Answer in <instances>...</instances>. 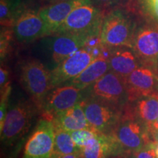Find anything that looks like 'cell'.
I'll return each mask as SVG.
<instances>
[{"mask_svg":"<svg viewBox=\"0 0 158 158\" xmlns=\"http://www.w3.org/2000/svg\"><path fill=\"white\" fill-rule=\"evenodd\" d=\"M0 77H1V78H0V87H1V89H2L7 85L10 84L9 73L2 66L0 68Z\"/></svg>","mask_w":158,"mask_h":158,"instance_id":"obj_29","label":"cell"},{"mask_svg":"<svg viewBox=\"0 0 158 158\" xmlns=\"http://www.w3.org/2000/svg\"><path fill=\"white\" fill-rule=\"evenodd\" d=\"M10 85H7L6 87L1 89V106H0V128L2 127L3 122L7 112V102L9 100V95L10 94Z\"/></svg>","mask_w":158,"mask_h":158,"instance_id":"obj_24","label":"cell"},{"mask_svg":"<svg viewBox=\"0 0 158 158\" xmlns=\"http://www.w3.org/2000/svg\"><path fill=\"white\" fill-rule=\"evenodd\" d=\"M54 125L68 132L91 128L81 102L52 119Z\"/></svg>","mask_w":158,"mask_h":158,"instance_id":"obj_19","label":"cell"},{"mask_svg":"<svg viewBox=\"0 0 158 158\" xmlns=\"http://www.w3.org/2000/svg\"><path fill=\"white\" fill-rule=\"evenodd\" d=\"M54 154L62 155L80 152L73 141L70 132L56 125H54Z\"/></svg>","mask_w":158,"mask_h":158,"instance_id":"obj_22","label":"cell"},{"mask_svg":"<svg viewBox=\"0 0 158 158\" xmlns=\"http://www.w3.org/2000/svg\"><path fill=\"white\" fill-rule=\"evenodd\" d=\"M155 153L157 158H158V142H155Z\"/></svg>","mask_w":158,"mask_h":158,"instance_id":"obj_35","label":"cell"},{"mask_svg":"<svg viewBox=\"0 0 158 158\" xmlns=\"http://www.w3.org/2000/svg\"><path fill=\"white\" fill-rule=\"evenodd\" d=\"M132 48L142 65L158 73V22L136 28Z\"/></svg>","mask_w":158,"mask_h":158,"instance_id":"obj_8","label":"cell"},{"mask_svg":"<svg viewBox=\"0 0 158 158\" xmlns=\"http://www.w3.org/2000/svg\"><path fill=\"white\" fill-rule=\"evenodd\" d=\"M107 158H134V155L133 153L131 152H121L112 154Z\"/></svg>","mask_w":158,"mask_h":158,"instance_id":"obj_30","label":"cell"},{"mask_svg":"<svg viewBox=\"0 0 158 158\" xmlns=\"http://www.w3.org/2000/svg\"><path fill=\"white\" fill-rule=\"evenodd\" d=\"M20 79L36 107L43 110L45 99L53 89L51 71L40 61L31 59L21 64Z\"/></svg>","mask_w":158,"mask_h":158,"instance_id":"obj_2","label":"cell"},{"mask_svg":"<svg viewBox=\"0 0 158 158\" xmlns=\"http://www.w3.org/2000/svg\"><path fill=\"white\" fill-rule=\"evenodd\" d=\"M52 158H81L80 155V153H73V154H68V155H53Z\"/></svg>","mask_w":158,"mask_h":158,"instance_id":"obj_31","label":"cell"},{"mask_svg":"<svg viewBox=\"0 0 158 158\" xmlns=\"http://www.w3.org/2000/svg\"><path fill=\"white\" fill-rule=\"evenodd\" d=\"M135 30V24L127 13L122 10H115L103 18L99 42L106 48H132Z\"/></svg>","mask_w":158,"mask_h":158,"instance_id":"obj_1","label":"cell"},{"mask_svg":"<svg viewBox=\"0 0 158 158\" xmlns=\"http://www.w3.org/2000/svg\"><path fill=\"white\" fill-rule=\"evenodd\" d=\"M13 31L17 40L22 43H29L47 37L46 27L38 12L29 10L23 12L15 21Z\"/></svg>","mask_w":158,"mask_h":158,"instance_id":"obj_14","label":"cell"},{"mask_svg":"<svg viewBox=\"0 0 158 158\" xmlns=\"http://www.w3.org/2000/svg\"><path fill=\"white\" fill-rule=\"evenodd\" d=\"M150 131H158V117L149 127Z\"/></svg>","mask_w":158,"mask_h":158,"instance_id":"obj_32","label":"cell"},{"mask_svg":"<svg viewBox=\"0 0 158 158\" xmlns=\"http://www.w3.org/2000/svg\"><path fill=\"white\" fill-rule=\"evenodd\" d=\"M108 62L110 70L126 78L129 75L142 66L133 48L128 46L108 48Z\"/></svg>","mask_w":158,"mask_h":158,"instance_id":"obj_16","label":"cell"},{"mask_svg":"<svg viewBox=\"0 0 158 158\" xmlns=\"http://www.w3.org/2000/svg\"><path fill=\"white\" fill-rule=\"evenodd\" d=\"M110 70L108 55L100 52L81 74L69 82V85L84 90Z\"/></svg>","mask_w":158,"mask_h":158,"instance_id":"obj_17","label":"cell"},{"mask_svg":"<svg viewBox=\"0 0 158 158\" xmlns=\"http://www.w3.org/2000/svg\"><path fill=\"white\" fill-rule=\"evenodd\" d=\"M134 116L148 127L158 117V94L143 97L135 101Z\"/></svg>","mask_w":158,"mask_h":158,"instance_id":"obj_20","label":"cell"},{"mask_svg":"<svg viewBox=\"0 0 158 158\" xmlns=\"http://www.w3.org/2000/svg\"><path fill=\"white\" fill-rule=\"evenodd\" d=\"M97 133H98V130H94L92 127L70 132L73 141H74L79 151L83 147H84L92 138L96 135Z\"/></svg>","mask_w":158,"mask_h":158,"instance_id":"obj_23","label":"cell"},{"mask_svg":"<svg viewBox=\"0 0 158 158\" xmlns=\"http://www.w3.org/2000/svg\"><path fill=\"white\" fill-rule=\"evenodd\" d=\"M45 40V45L53 61L59 62L87 46L93 37L75 34L52 35Z\"/></svg>","mask_w":158,"mask_h":158,"instance_id":"obj_13","label":"cell"},{"mask_svg":"<svg viewBox=\"0 0 158 158\" xmlns=\"http://www.w3.org/2000/svg\"><path fill=\"white\" fill-rule=\"evenodd\" d=\"M155 142L133 152L134 158H157L155 149Z\"/></svg>","mask_w":158,"mask_h":158,"instance_id":"obj_26","label":"cell"},{"mask_svg":"<svg viewBox=\"0 0 158 158\" xmlns=\"http://www.w3.org/2000/svg\"><path fill=\"white\" fill-rule=\"evenodd\" d=\"M143 4L150 16L158 22V0H143Z\"/></svg>","mask_w":158,"mask_h":158,"instance_id":"obj_27","label":"cell"},{"mask_svg":"<svg viewBox=\"0 0 158 158\" xmlns=\"http://www.w3.org/2000/svg\"><path fill=\"white\" fill-rule=\"evenodd\" d=\"M88 4H92L90 0H70L51 3L41 8L38 13L46 27L47 36L54 35L74 9Z\"/></svg>","mask_w":158,"mask_h":158,"instance_id":"obj_15","label":"cell"},{"mask_svg":"<svg viewBox=\"0 0 158 158\" xmlns=\"http://www.w3.org/2000/svg\"><path fill=\"white\" fill-rule=\"evenodd\" d=\"M119 152V148L110 134L98 131L79 153L81 158H107L112 154L120 153Z\"/></svg>","mask_w":158,"mask_h":158,"instance_id":"obj_18","label":"cell"},{"mask_svg":"<svg viewBox=\"0 0 158 158\" xmlns=\"http://www.w3.org/2000/svg\"><path fill=\"white\" fill-rule=\"evenodd\" d=\"M109 134L122 152L133 153L155 143L149 127L131 114L120 120Z\"/></svg>","mask_w":158,"mask_h":158,"instance_id":"obj_3","label":"cell"},{"mask_svg":"<svg viewBox=\"0 0 158 158\" xmlns=\"http://www.w3.org/2000/svg\"><path fill=\"white\" fill-rule=\"evenodd\" d=\"M27 10L23 0H1L0 21L3 27L13 26L18 18Z\"/></svg>","mask_w":158,"mask_h":158,"instance_id":"obj_21","label":"cell"},{"mask_svg":"<svg viewBox=\"0 0 158 158\" xmlns=\"http://www.w3.org/2000/svg\"><path fill=\"white\" fill-rule=\"evenodd\" d=\"M48 3H55V2H62V1H70V0H45Z\"/></svg>","mask_w":158,"mask_h":158,"instance_id":"obj_34","label":"cell"},{"mask_svg":"<svg viewBox=\"0 0 158 158\" xmlns=\"http://www.w3.org/2000/svg\"><path fill=\"white\" fill-rule=\"evenodd\" d=\"M100 53L86 46L59 62L51 71L53 89L69 83L81 73Z\"/></svg>","mask_w":158,"mask_h":158,"instance_id":"obj_7","label":"cell"},{"mask_svg":"<svg viewBox=\"0 0 158 158\" xmlns=\"http://www.w3.org/2000/svg\"><path fill=\"white\" fill-rule=\"evenodd\" d=\"M126 85L129 102L158 94V73L152 68L142 65L126 78Z\"/></svg>","mask_w":158,"mask_h":158,"instance_id":"obj_12","label":"cell"},{"mask_svg":"<svg viewBox=\"0 0 158 158\" xmlns=\"http://www.w3.org/2000/svg\"><path fill=\"white\" fill-rule=\"evenodd\" d=\"M83 90L72 85H63L51 89L43 108L45 118L52 120L55 116L73 107L83 100Z\"/></svg>","mask_w":158,"mask_h":158,"instance_id":"obj_11","label":"cell"},{"mask_svg":"<svg viewBox=\"0 0 158 158\" xmlns=\"http://www.w3.org/2000/svg\"><path fill=\"white\" fill-rule=\"evenodd\" d=\"M34 114V108L27 102H19L10 108L0 128L2 141L9 143L24 135L30 127Z\"/></svg>","mask_w":158,"mask_h":158,"instance_id":"obj_9","label":"cell"},{"mask_svg":"<svg viewBox=\"0 0 158 158\" xmlns=\"http://www.w3.org/2000/svg\"><path fill=\"white\" fill-rule=\"evenodd\" d=\"M101 10L92 4L81 5L70 13L54 35L75 34L100 36L102 23Z\"/></svg>","mask_w":158,"mask_h":158,"instance_id":"obj_4","label":"cell"},{"mask_svg":"<svg viewBox=\"0 0 158 158\" xmlns=\"http://www.w3.org/2000/svg\"><path fill=\"white\" fill-rule=\"evenodd\" d=\"M81 103L91 127L101 133H111L121 120L118 108L98 99L83 98Z\"/></svg>","mask_w":158,"mask_h":158,"instance_id":"obj_6","label":"cell"},{"mask_svg":"<svg viewBox=\"0 0 158 158\" xmlns=\"http://www.w3.org/2000/svg\"><path fill=\"white\" fill-rule=\"evenodd\" d=\"M94 6L100 8V7H110L119 3L122 0H90Z\"/></svg>","mask_w":158,"mask_h":158,"instance_id":"obj_28","label":"cell"},{"mask_svg":"<svg viewBox=\"0 0 158 158\" xmlns=\"http://www.w3.org/2000/svg\"><path fill=\"white\" fill-rule=\"evenodd\" d=\"M89 97L116 108L123 107L128 100L126 78L109 70L90 86Z\"/></svg>","mask_w":158,"mask_h":158,"instance_id":"obj_5","label":"cell"},{"mask_svg":"<svg viewBox=\"0 0 158 158\" xmlns=\"http://www.w3.org/2000/svg\"><path fill=\"white\" fill-rule=\"evenodd\" d=\"M11 37V32L9 30V29H5V27H4V29L2 28L1 30V59L5 58L8 53L10 40Z\"/></svg>","mask_w":158,"mask_h":158,"instance_id":"obj_25","label":"cell"},{"mask_svg":"<svg viewBox=\"0 0 158 158\" xmlns=\"http://www.w3.org/2000/svg\"><path fill=\"white\" fill-rule=\"evenodd\" d=\"M155 142H158V131H150Z\"/></svg>","mask_w":158,"mask_h":158,"instance_id":"obj_33","label":"cell"},{"mask_svg":"<svg viewBox=\"0 0 158 158\" xmlns=\"http://www.w3.org/2000/svg\"><path fill=\"white\" fill-rule=\"evenodd\" d=\"M54 125L53 121L40 119L26 143L22 158H52L54 150Z\"/></svg>","mask_w":158,"mask_h":158,"instance_id":"obj_10","label":"cell"}]
</instances>
